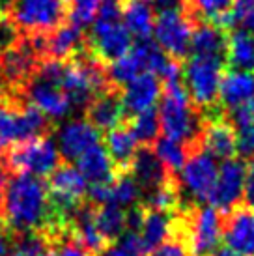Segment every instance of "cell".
<instances>
[{"mask_svg":"<svg viewBox=\"0 0 254 256\" xmlns=\"http://www.w3.org/2000/svg\"><path fill=\"white\" fill-rule=\"evenodd\" d=\"M148 256H189V250L185 247V243L178 238L172 236L168 242H164L159 245L156 250H152Z\"/></svg>","mask_w":254,"mask_h":256,"instance_id":"obj_34","label":"cell"},{"mask_svg":"<svg viewBox=\"0 0 254 256\" xmlns=\"http://www.w3.org/2000/svg\"><path fill=\"white\" fill-rule=\"evenodd\" d=\"M131 176L134 178V182L140 185V189L144 191H154L157 187H161L162 184H166L168 180H172L174 176H170L166 168L162 166V163L159 161V157L156 156V152L148 146H140L134 161L131 164Z\"/></svg>","mask_w":254,"mask_h":256,"instance_id":"obj_18","label":"cell"},{"mask_svg":"<svg viewBox=\"0 0 254 256\" xmlns=\"http://www.w3.org/2000/svg\"><path fill=\"white\" fill-rule=\"evenodd\" d=\"M2 19H6V17H4V15H2V12H0V21H2Z\"/></svg>","mask_w":254,"mask_h":256,"instance_id":"obj_43","label":"cell"},{"mask_svg":"<svg viewBox=\"0 0 254 256\" xmlns=\"http://www.w3.org/2000/svg\"><path fill=\"white\" fill-rule=\"evenodd\" d=\"M194 144L213 159H234L238 152V133L226 112L213 108L202 114V126Z\"/></svg>","mask_w":254,"mask_h":256,"instance_id":"obj_8","label":"cell"},{"mask_svg":"<svg viewBox=\"0 0 254 256\" xmlns=\"http://www.w3.org/2000/svg\"><path fill=\"white\" fill-rule=\"evenodd\" d=\"M99 0H68V15L70 22L84 28L88 24H94L98 17Z\"/></svg>","mask_w":254,"mask_h":256,"instance_id":"obj_31","label":"cell"},{"mask_svg":"<svg viewBox=\"0 0 254 256\" xmlns=\"http://www.w3.org/2000/svg\"><path fill=\"white\" fill-rule=\"evenodd\" d=\"M103 256H146V250L142 247V242L138 234L126 232L118 243H114L110 249Z\"/></svg>","mask_w":254,"mask_h":256,"instance_id":"obj_32","label":"cell"},{"mask_svg":"<svg viewBox=\"0 0 254 256\" xmlns=\"http://www.w3.org/2000/svg\"><path fill=\"white\" fill-rule=\"evenodd\" d=\"M22 96L30 105L38 107L54 122L62 120L64 116L71 112L70 100L64 92L62 84L38 77V75H34V78L26 84V88L22 90Z\"/></svg>","mask_w":254,"mask_h":256,"instance_id":"obj_12","label":"cell"},{"mask_svg":"<svg viewBox=\"0 0 254 256\" xmlns=\"http://www.w3.org/2000/svg\"><path fill=\"white\" fill-rule=\"evenodd\" d=\"M105 148L110 159H112L114 166H116V172L118 174H129L134 156H136L140 146L134 140L133 133L129 131L127 124L124 122L122 126L105 133Z\"/></svg>","mask_w":254,"mask_h":256,"instance_id":"obj_19","label":"cell"},{"mask_svg":"<svg viewBox=\"0 0 254 256\" xmlns=\"http://www.w3.org/2000/svg\"><path fill=\"white\" fill-rule=\"evenodd\" d=\"M213 256H241V254H238V252H234L230 249H219Z\"/></svg>","mask_w":254,"mask_h":256,"instance_id":"obj_41","label":"cell"},{"mask_svg":"<svg viewBox=\"0 0 254 256\" xmlns=\"http://www.w3.org/2000/svg\"><path fill=\"white\" fill-rule=\"evenodd\" d=\"M129 131L133 133L134 140L140 146H148L152 148V144L157 142L159 138V131H161V124H159V116L152 108L148 112L136 114V116H129L126 120Z\"/></svg>","mask_w":254,"mask_h":256,"instance_id":"obj_28","label":"cell"},{"mask_svg":"<svg viewBox=\"0 0 254 256\" xmlns=\"http://www.w3.org/2000/svg\"><path fill=\"white\" fill-rule=\"evenodd\" d=\"M238 133V150L241 156H254V101L226 114Z\"/></svg>","mask_w":254,"mask_h":256,"instance_id":"obj_25","label":"cell"},{"mask_svg":"<svg viewBox=\"0 0 254 256\" xmlns=\"http://www.w3.org/2000/svg\"><path fill=\"white\" fill-rule=\"evenodd\" d=\"M196 21L185 10H168L157 15L154 36L159 49L174 62H182L190 52L192 30Z\"/></svg>","mask_w":254,"mask_h":256,"instance_id":"obj_6","label":"cell"},{"mask_svg":"<svg viewBox=\"0 0 254 256\" xmlns=\"http://www.w3.org/2000/svg\"><path fill=\"white\" fill-rule=\"evenodd\" d=\"M56 256H94L92 252H88L84 247H80L73 238H66L60 245L56 247Z\"/></svg>","mask_w":254,"mask_h":256,"instance_id":"obj_36","label":"cell"},{"mask_svg":"<svg viewBox=\"0 0 254 256\" xmlns=\"http://www.w3.org/2000/svg\"><path fill=\"white\" fill-rule=\"evenodd\" d=\"M187 148H189L187 161L180 172V178H176L182 198L185 192L190 198V204L210 202L219 168L215 164V159L210 154H206L204 150L198 148L196 144L187 146Z\"/></svg>","mask_w":254,"mask_h":256,"instance_id":"obj_5","label":"cell"},{"mask_svg":"<svg viewBox=\"0 0 254 256\" xmlns=\"http://www.w3.org/2000/svg\"><path fill=\"white\" fill-rule=\"evenodd\" d=\"M156 8L150 0H124V26L129 30L131 36L138 40H146L154 32L156 24Z\"/></svg>","mask_w":254,"mask_h":256,"instance_id":"obj_23","label":"cell"},{"mask_svg":"<svg viewBox=\"0 0 254 256\" xmlns=\"http://www.w3.org/2000/svg\"><path fill=\"white\" fill-rule=\"evenodd\" d=\"M62 163L60 150H56L50 138H34V140L15 142L0 156V164L12 176L32 174V176L45 180Z\"/></svg>","mask_w":254,"mask_h":256,"instance_id":"obj_3","label":"cell"},{"mask_svg":"<svg viewBox=\"0 0 254 256\" xmlns=\"http://www.w3.org/2000/svg\"><path fill=\"white\" fill-rule=\"evenodd\" d=\"M50 206L64 219L71 220L75 210L86 200V182L71 163H62L47 178Z\"/></svg>","mask_w":254,"mask_h":256,"instance_id":"obj_7","label":"cell"},{"mask_svg":"<svg viewBox=\"0 0 254 256\" xmlns=\"http://www.w3.org/2000/svg\"><path fill=\"white\" fill-rule=\"evenodd\" d=\"M84 120L98 129L99 133H108L110 129L122 126L127 120V114L122 103L120 88H110L96 96L92 103L86 107Z\"/></svg>","mask_w":254,"mask_h":256,"instance_id":"obj_13","label":"cell"},{"mask_svg":"<svg viewBox=\"0 0 254 256\" xmlns=\"http://www.w3.org/2000/svg\"><path fill=\"white\" fill-rule=\"evenodd\" d=\"M86 45L94 56L108 68L131 50V34L122 21H94L92 28L86 32Z\"/></svg>","mask_w":254,"mask_h":256,"instance_id":"obj_9","label":"cell"},{"mask_svg":"<svg viewBox=\"0 0 254 256\" xmlns=\"http://www.w3.org/2000/svg\"><path fill=\"white\" fill-rule=\"evenodd\" d=\"M228 34L210 21H198L192 30L190 50L194 56L224 58Z\"/></svg>","mask_w":254,"mask_h":256,"instance_id":"obj_22","label":"cell"},{"mask_svg":"<svg viewBox=\"0 0 254 256\" xmlns=\"http://www.w3.org/2000/svg\"><path fill=\"white\" fill-rule=\"evenodd\" d=\"M152 150L156 152V156L159 157V161L162 163V166L166 168L170 176L178 178V174L182 172L185 161H187L189 148L185 144L178 142V140H172L168 136H162V138H157V142L154 144Z\"/></svg>","mask_w":254,"mask_h":256,"instance_id":"obj_27","label":"cell"},{"mask_svg":"<svg viewBox=\"0 0 254 256\" xmlns=\"http://www.w3.org/2000/svg\"><path fill=\"white\" fill-rule=\"evenodd\" d=\"M38 256H54V252H43V254H38Z\"/></svg>","mask_w":254,"mask_h":256,"instance_id":"obj_42","label":"cell"},{"mask_svg":"<svg viewBox=\"0 0 254 256\" xmlns=\"http://www.w3.org/2000/svg\"><path fill=\"white\" fill-rule=\"evenodd\" d=\"M172 234H174V215L156 212L144 206V220H142L138 238H140L146 254L156 250L164 242H168Z\"/></svg>","mask_w":254,"mask_h":256,"instance_id":"obj_20","label":"cell"},{"mask_svg":"<svg viewBox=\"0 0 254 256\" xmlns=\"http://www.w3.org/2000/svg\"><path fill=\"white\" fill-rule=\"evenodd\" d=\"M234 0H184V10L194 21L212 22L232 8Z\"/></svg>","mask_w":254,"mask_h":256,"instance_id":"obj_29","label":"cell"},{"mask_svg":"<svg viewBox=\"0 0 254 256\" xmlns=\"http://www.w3.org/2000/svg\"><path fill=\"white\" fill-rule=\"evenodd\" d=\"M10 172L0 164V220H4V204H6V185L10 180Z\"/></svg>","mask_w":254,"mask_h":256,"instance_id":"obj_39","label":"cell"},{"mask_svg":"<svg viewBox=\"0 0 254 256\" xmlns=\"http://www.w3.org/2000/svg\"><path fill=\"white\" fill-rule=\"evenodd\" d=\"M124 12V0H99L98 17L96 21L118 22Z\"/></svg>","mask_w":254,"mask_h":256,"instance_id":"obj_33","label":"cell"},{"mask_svg":"<svg viewBox=\"0 0 254 256\" xmlns=\"http://www.w3.org/2000/svg\"><path fill=\"white\" fill-rule=\"evenodd\" d=\"M142 189L140 185L134 182V178L129 174H118L110 185V204L116 206H136V200L140 198Z\"/></svg>","mask_w":254,"mask_h":256,"instance_id":"obj_30","label":"cell"},{"mask_svg":"<svg viewBox=\"0 0 254 256\" xmlns=\"http://www.w3.org/2000/svg\"><path fill=\"white\" fill-rule=\"evenodd\" d=\"M254 101V73L226 70L219 88L217 105L222 112H232L245 103Z\"/></svg>","mask_w":254,"mask_h":256,"instance_id":"obj_16","label":"cell"},{"mask_svg":"<svg viewBox=\"0 0 254 256\" xmlns=\"http://www.w3.org/2000/svg\"><path fill=\"white\" fill-rule=\"evenodd\" d=\"M213 24L226 34L232 30H247L254 34V0H234L232 8L219 15Z\"/></svg>","mask_w":254,"mask_h":256,"instance_id":"obj_26","label":"cell"},{"mask_svg":"<svg viewBox=\"0 0 254 256\" xmlns=\"http://www.w3.org/2000/svg\"><path fill=\"white\" fill-rule=\"evenodd\" d=\"M245 206L254 210V157L247 166V178H245Z\"/></svg>","mask_w":254,"mask_h":256,"instance_id":"obj_37","label":"cell"},{"mask_svg":"<svg viewBox=\"0 0 254 256\" xmlns=\"http://www.w3.org/2000/svg\"><path fill=\"white\" fill-rule=\"evenodd\" d=\"M19 40H21V32L8 19H2L0 21V52L12 49Z\"/></svg>","mask_w":254,"mask_h":256,"instance_id":"obj_35","label":"cell"},{"mask_svg":"<svg viewBox=\"0 0 254 256\" xmlns=\"http://www.w3.org/2000/svg\"><path fill=\"white\" fill-rule=\"evenodd\" d=\"M222 240L226 249L241 256H254V210L238 206L222 215Z\"/></svg>","mask_w":254,"mask_h":256,"instance_id":"obj_11","label":"cell"},{"mask_svg":"<svg viewBox=\"0 0 254 256\" xmlns=\"http://www.w3.org/2000/svg\"><path fill=\"white\" fill-rule=\"evenodd\" d=\"M189 256H213L222 242V215L213 206L185 204L174 215V234Z\"/></svg>","mask_w":254,"mask_h":256,"instance_id":"obj_1","label":"cell"},{"mask_svg":"<svg viewBox=\"0 0 254 256\" xmlns=\"http://www.w3.org/2000/svg\"><path fill=\"white\" fill-rule=\"evenodd\" d=\"M4 17L21 36H47L70 21L68 0H12Z\"/></svg>","mask_w":254,"mask_h":256,"instance_id":"obj_2","label":"cell"},{"mask_svg":"<svg viewBox=\"0 0 254 256\" xmlns=\"http://www.w3.org/2000/svg\"><path fill=\"white\" fill-rule=\"evenodd\" d=\"M161 90L162 88L157 75H152V73L138 75L134 80L122 88V103H124L126 114L136 116V114L152 110L157 100L161 98Z\"/></svg>","mask_w":254,"mask_h":256,"instance_id":"obj_15","label":"cell"},{"mask_svg":"<svg viewBox=\"0 0 254 256\" xmlns=\"http://www.w3.org/2000/svg\"><path fill=\"white\" fill-rule=\"evenodd\" d=\"M12 230L4 220H0V256L10 254V243H12Z\"/></svg>","mask_w":254,"mask_h":256,"instance_id":"obj_38","label":"cell"},{"mask_svg":"<svg viewBox=\"0 0 254 256\" xmlns=\"http://www.w3.org/2000/svg\"><path fill=\"white\" fill-rule=\"evenodd\" d=\"M152 6L157 8L159 12H168V10H178L184 6V0H150Z\"/></svg>","mask_w":254,"mask_h":256,"instance_id":"obj_40","label":"cell"},{"mask_svg":"<svg viewBox=\"0 0 254 256\" xmlns=\"http://www.w3.org/2000/svg\"><path fill=\"white\" fill-rule=\"evenodd\" d=\"M224 58L215 56H192L185 62L182 70L184 86L187 90L190 103L198 108L210 112L217 107L219 101V88L222 80Z\"/></svg>","mask_w":254,"mask_h":256,"instance_id":"obj_4","label":"cell"},{"mask_svg":"<svg viewBox=\"0 0 254 256\" xmlns=\"http://www.w3.org/2000/svg\"><path fill=\"white\" fill-rule=\"evenodd\" d=\"M96 226L103 240L112 247L114 243L122 240V236L127 232L126 224V210L116 204H105L96 208Z\"/></svg>","mask_w":254,"mask_h":256,"instance_id":"obj_24","label":"cell"},{"mask_svg":"<svg viewBox=\"0 0 254 256\" xmlns=\"http://www.w3.org/2000/svg\"><path fill=\"white\" fill-rule=\"evenodd\" d=\"M245 178H247V166L241 159L234 157L220 164L217 182L210 196V204L220 215L230 214L232 210L240 206L241 198L245 194Z\"/></svg>","mask_w":254,"mask_h":256,"instance_id":"obj_10","label":"cell"},{"mask_svg":"<svg viewBox=\"0 0 254 256\" xmlns=\"http://www.w3.org/2000/svg\"><path fill=\"white\" fill-rule=\"evenodd\" d=\"M224 64L234 72L254 73V34L247 30L228 32Z\"/></svg>","mask_w":254,"mask_h":256,"instance_id":"obj_21","label":"cell"},{"mask_svg":"<svg viewBox=\"0 0 254 256\" xmlns=\"http://www.w3.org/2000/svg\"><path fill=\"white\" fill-rule=\"evenodd\" d=\"M77 170L90 185H112L118 172L103 144H96L77 159Z\"/></svg>","mask_w":254,"mask_h":256,"instance_id":"obj_17","label":"cell"},{"mask_svg":"<svg viewBox=\"0 0 254 256\" xmlns=\"http://www.w3.org/2000/svg\"><path fill=\"white\" fill-rule=\"evenodd\" d=\"M60 156L64 163H73L84 152L101 142V133L92 128L84 118L71 120L60 129Z\"/></svg>","mask_w":254,"mask_h":256,"instance_id":"obj_14","label":"cell"}]
</instances>
